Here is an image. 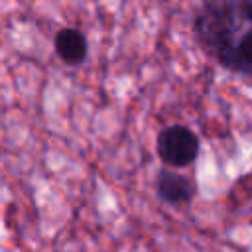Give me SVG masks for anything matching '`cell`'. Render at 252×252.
Wrapping results in <instances>:
<instances>
[{"label":"cell","mask_w":252,"mask_h":252,"mask_svg":"<svg viewBox=\"0 0 252 252\" xmlns=\"http://www.w3.org/2000/svg\"><path fill=\"white\" fill-rule=\"evenodd\" d=\"M193 32L217 65L252 81V0H203Z\"/></svg>","instance_id":"6da1fadb"},{"label":"cell","mask_w":252,"mask_h":252,"mask_svg":"<svg viewBox=\"0 0 252 252\" xmlns=\"http://www.w3.org/2000/svg\"><path fill=\"white\" fill-rule=\"evenodd\" d=\"M199 138L197 134L183 126V124H171L163 128L158 134L156 150L163 165L167 167H187L191 165L199 156Z\"/></svg>","instance_id":"7a4b0ae2"},{"label":"cell","mask_w":252,"mask_h":252,"mask_svg":"<svg viewBox=\"0 0 252 252\" xmlns=\"http://www.w3.org/2000/svg\"><path fill=\"white\" fill-rule=\"evenodd\" d=\"M156 191L158 197L173 207H185L193 201L195 197V185L193 181L173 169H159L158 177H156Z\"/></svg>","instance_id":"3957f363"},{"label":"cell","mask_w":252,"mask_h":252,"mask_svg":"<svg viewBox=\"0 0 252 252\" xmlns=\"http://www.w3.org/2000/svg\"><path fill=\"white\" fill-rule=\"evenodd\" d=\"M87 37L75 30V28H63L57 32L55 35V53L59 55V59L71 67H77L81 63H85L87 59Z\"/></svg>","instance_id":"277c9868"}]
</instances>
